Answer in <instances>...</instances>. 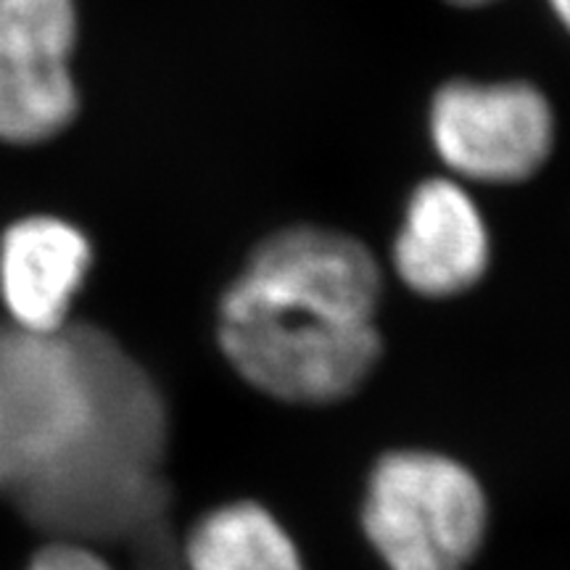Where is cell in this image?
Here are the masks:
<instances>
[{
	"mask_svg": "<svg viewBox=\"0 0 570 570\" xmlns=\"http://www.w3.org/2000/svg\"><path fill=\"white\" fill-rule=\"evenodd\" d=\"M449 3H458V6H487V3H494V0H449Z\"/></svg>",
	"mask_w": 570,
	"mask_h": 570,
	"instance_id": "obj_11",
	"label": "cell"
},
{
	"mask_svg": "<svg viewBox=\"0 0 570 570\" xmlns=\"http://www.w3.org/2000/svg\"><path fill=\"white\" fill-rule=\"evenodd\" d=\"M431 140L460 177L529 180L552 154V106L529 82H449L431 104Z\"/></svg>",
	"mask_w": 570,
	"mask_h": 570,
	"instance_id": "obj_4",
	"label": "cell"
},
{
	"mask_svg": "<svg viewBox=\"0 0 570 570\" xmlns=\"http://www.w3.org/2000/svg\"><path fill=\"white\" fill-rule=\"evenodd\" d=\"M381 269L352 235L296 225L269 235L219 302L235 373L291 404H336L381 360Z\"/></svg>",
	"mask_w": 570,
	"mask_h": 570,
	"instance_id": "obj_1",
	"label": "cell"
},
{
	"mask_svg": "<svg viewBox=\"0 0 570 570\" xmlns=\"http://www.w3.org/2000/svg\"><path fill=\"white\" fill-rule=\"evenodd\" d=\"M75 0H0V140L38 142L77 114Z\"/></svg>",
	"mask_w": 570,
	"mask_h": 570,
	"instance_id": "obj_5",
	"label": "cell"
},
{
	"mask_svg": "<svg viewBox=\"0 0 570 570\" xmlns=\"http://www.w3.org/2000/svg\"><path fill=\"white\" fill-rule=\"evenodd\" d=\"M554 13H558V19L562 21V27L570 32V0H550Z\"/></svg>",
	"mask_w": 570,
	"mask_h": 570,
	"instance_id": "obj_10",
	"label": "cell"
},
{
	"mask_svg": "<svg viewBox=\"0 0 570 570\" xmlns=\"http://www.w3.org/2000/svg\"><path fill=\"white\" fill-rule=\"evenodd\" d=\"M396 275L420 296H458L489 267V230L458 183L428 180L410 196L394 240Z\"/></svg>",
	"mask_w": 570,
	"mask_h": 570,
	"instance_id": "obj_7",
	"label": "cell"
},
{
	"mask_svg": "<svg viewBox=\"0 0 570 570\" xmlns=\"http://www.w3.org/2000/svg\"><path fill=\"white\" fill-rule=\"evenodd\" d=\"M185 566L188 570H306L283 525L254 502L206 512L185 541Z\"/></svg>",
	"mask_w": 570,
	"mask_h": 570,
	"instance_id": "obj_8",
	"label": "cell"
},
{
	"mask_svg": "<svg viewBox=\"0 0 570 570\" xmlns=\"http://www.w3.org/2000/svg\"><path fill=\"white\" fill-rule=\"evenodd\" d=\"M487 520L481 483L444 454L391 452L367 479L362 525L389 570H465Z\"/></svg>",
	"mask_w": 570,
	"mask_h": 570,
	"instance_id": "obj_2",
	"label": "cell"
},
{
	"mask_svg": "<svg viewBox=\"0 0 570 570\" xmlns=\"http://www.w3.org/2000/svg\"><path fill=\"white\" fill-rule=\"evenodd\" d=\"M63 336L0 333V487L56 468L98 436V375Z\"/></svg>",
	"mask_w": 570,
	"mask_h": 570,
	"instance_id": "obj_3",
	"label": "cell"
},
{
	"mask_svg": "<svg viewBox=\"0 0 570 570\" xmlns=\"http://www.w3.org/2000/svg\"><path fill=\"white\" fill-rule=\"evenodd\" d=\"M21 570H117V566L85 541L53 539L40 544Z\"/></svg>",
	"mask_w": 570,
	"mask_h": 570,
	"instance_id": "obj_9",
	"label": "cell"
},
{
	"mask_svg": "<svg viewBox=\"0 0 570 570\" xmlns=\"http://www.w3.org/2000/svg\"><path fill=\"white\" fill-rule=\"evenodd\" d=\"M92 267V246L80 227L51 214H32L0 235V304L9 327L56 336Z\"/></svg>",
	"mask_w": 570,
	"mask_h": 570,
	"instance_id": "obj_6",
	"label": "cell"
}]
</instances>
